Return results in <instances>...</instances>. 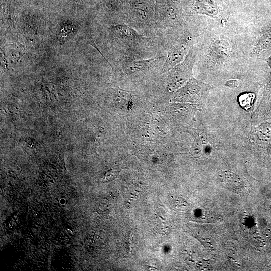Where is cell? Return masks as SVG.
Masks as SVG:
<instances>
[{"mask_svg": "<svg viewBox=\"0 0 271 271\" xmlns=\"http://www.w3.org/2000/svg\"><path fill=\"white\" fill-rule=\"evenodd\" d=\"M230 51V46L227 40L217 39L211 43L209 48L208 60L213 64H220L228 57Z\"/></svg>", "mask_w": 271, "mask_h": 271, "instance_id": "5b68a950", "label": "cell"}, {"mask_svg": "<svg viewBox=\"0 0 271 271\" xmlns=\"http://www.w3.org/2000/svg\"><path fill=\"white\" fill-rule=\"evenodd\" d=\"M193 7L194 11L199 14L214 17L218 13L217 6L211 0H195Z\"/></svg>", "mask_w": 271, "mask_h": 271, "instance_id": "9c48e42d", "label": "cell"}, {"mask_svg": "<svg viewBox=\"0 0 271 271\" xmlns=\"http://www.w3.org/2000/svg\"><path fill=\"white\" fill-rule=\"evenodd\" d=\"M133 23L141 26L150 22L153 15L152 8L149 4L142 1L132 4Z\"/></svg>", "mask_w": 271, "mask_h": 271, "instance_id": "52a82bcc", "label": "cell"}, {"mask_svg": "<svg viewBox=\"0 0 271 271\" xmlns=\"http://www.w3.org/2000/svg\"><path fill=\"white\" fill-rule=\"evenodd\" d=\"M210 89L208 84L192 78L175 92L174 98L179 101L200 103L204 101Z\"/></svg>", "mask_w": 271, "mask_h": 271, "instance_id": "7a4b0ae2", "label": "cell"}, {"mask_svg": "<svg viewBox=\"0 0 271 271\" xmlns=\"http://www.w3.org/2000/svg\"><path fill=\"white\" fill-rule=\"evenodd\" d=\"M255 95L252 93H245L239 97V102L242 107L247 110H249L253 103Z\"/></svg>", "mask_w": 271, "mask_h": 271, "instance_id": "8fae6325", "label": "cell"}, {"mask_svg": "<svg viewBox=\"0 0 271 271\" xmlns=\"http://www.w3.org/2000/svg\"><path fill=\"white\" fill-rule=\"evenodd\" d=\"M155 18L159 24L165 27L175 26L181 21L179 11L169 3L159 6Z\"/></svg>", "mask_w": 271, "mask_h": 271, "instance_id": "277c9868", "label": "cell"}, {"mask_svg": "<svg viewBox=\"0 0 271 271\" xmlns=\"http://www.w3.org/2000/svg\"><path fill=\"white\" fill-rule=\"evenodd\" d=\"M113 33L124 44L133 46L141 42L142 37L132 28L125 24H119L111 27Z\"/></svg>", "mask_w": 271, "mask_h": 271, "instance_id": "8992f818", "label": "cell"}, {"mask_svg": "<svg viewBox=\"0 0 271 271\" xmlns=\"http://www.w3.org/2000/svg\"><path fill=\"white\" fill-rule=\"evenodd\" d=\"M271 47V30L264 34L259 39L255 51L256 52H261L263 50Z\"/></svg>", "mask_w": 271, "mask_h": 271, "instance_id": "30bf717a", "label": "cell"}, {"mask_svg": "<svg viewBox=\"0 0 271 271\" xmlns=\"http://www.w3.org/2000/svg\"><path fill=\"white\" fill-rule=\"evenodd\" d=\"M158 59L155 57L148 60L127 61L123 65V70L127 74L143 71L155 63Z\"/></svg>", "mask_w": 271, "mask_h": 271, "instance_id": "ba28073f", "label": "cell"}, {"mask_svg": "<svg viewBox=\"0 0 271 271\" xmlns=\"http://www.w3.org/2000/svg\"><path fill=\"white\" fill-rule=\"evenodd\" d=\"M132 236H133V233L131 232H130L128 237L127 241L126 243L127 249L129 251V252H130L131 251V242H132Z\"/></svg>", "mask_w": 271, "mask_h": 271, "instance_id": "7c38bea8", "label": "cell"}, {"mask_svg": "<svg viewBox=\"0 0 271 271\" xmlns=\"http://www.w3.org/2000/svg\"><path fill=\"white\" fill-rule=\"evenodd\" d=\"M267 62H268V65H269V67L270 68V70H271V55L269 57Z\"/></svg>", "mask_w": 271, "mask_h": 271, "instance_id": "9a60e30c", "label": "cell"}, {"mask_svg": "<svg viewBox=\"0 0 271 271\" xmlns=\"http://www.w3.org/2000/svg\"><path fill=\"white\" fill-rule=\"evenodd\" d=\"M228 86L236 87L237 86V82L235 80H231L228 82Z\"/></svg>", "mask_w": 271, "mask_h": 271, "instance_id": "5bb4252c", "label": "cell"}, {"mask_svg": "<svg viewBox=\"0 0 271 271\" xmlns=\"http://www.w3.org/2000/svg\"><path fill=\"white\" fill-rule=\"evenodd\" d=\"M196 55V49L190 47L183 61L169 71L167 83L169 90L171 91L176 90L190 79Z\"/></svg>", "mask_w": 271, "mask_h": 271, "instance_id": "6da1fadb", "label": "cell"}, {"mask_svg": "<svg viewBox=\"0 0 271 271\" xmlns=\"http://www.w3.org/2000/svg\"><path fill=\"white\" fill-rule=\"evenodd\" d=\"M190 40L189 37L183 39L170 49L163 66L162 72L169 71L183 61L190 49Z\"/></svg>", "mask_w": 271, "mask_h": 271, "instance_id": "3957f363", "label": "cell"}, {"mask_svg": "<svg viewBox=\"0 0 271 271\" xmlns=\"http://www.w3.org/2000/svg\"><path fill=\"white\" fill-rule=\"evenodd\" d=\"M112 6L116 7L118 4V0H106Z\"/></svg>", "mask_w": 271, "mask_h": 271, "instance_id": "4fadbf2b", "label": "cell"}]
</instances>
